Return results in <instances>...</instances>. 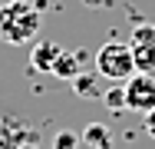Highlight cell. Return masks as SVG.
I'll use <instances>...</instances> for the list:
<instances>
[{
  "label": "cell",
  "mask_w": 155,
  "mask_h": 149,
  "mask_svg": "<svg viewBox=\"0 0 155 149\" xmlns=\"http://www.w3.org/2000/svg\"><path fill=\"white\" fill-rule=\"evenodd\" d=\"M86 60H89L86 50H60V57H56V63H53V76H60V80H69V83H73V80L83 73Z\"/></svg>",
  "instance_id": "4"
},
{
  "label": "cell",
  "mask_w": 155,
  "mask_h": 149,
  "mask_svg": "<svg viewBox=\"0 0 155 149\" xmlns=\"http://www.w3.org/2000/svg\"><path fill=\"white\" fill-rule=\"evenodd\" d=\"M40 10L30 0H7L0 3V40L10 47H27V40H33L40 33Z\"/></svg>",
  "instance_id": "1"
},
{
  "label": "cell",
  "mask_w": 155,
  "mask_h": 149,
  "mask_svg": "<svg viewBox=\"0 0 155 149\" xmlns=\"http://www.w3.org/2000/svg\"><path fill=\"white\" fill-rule=\"evenodd\" d=\"M142 126H145V133H149V136L155 139V109H149V113L142 116Z\"/></svg>",
  "instance_id": "12"
},
{
  "label": "cell",
  "mask_w": 155,
  "mask_h": 149,
  "mask_svg": "<svg viewBox=\"0 0 155 149\" xmlns=\"http://www.w3.org/2000/svg\"><path fill=\"white\" fill-rule=\"evenodd\" d=\"M132 57H135V70L139 73H155V43L132 47Z\"/></svg>",
  "instance_id": "8"
},
{
  "label": "cell",
  "mask_w": 155,
  "mask_h": 149,
  "mask_svg": "<svg viewBox=\"0 0 155 149\" xmlns=\"http://www.w3.org/2000/svg\"><path fill=\"white\" fill-rule=\"evenodd\" d=\"M102 103L112 109V113H122L125 109V86L119 83V86H106L102 89Z\"/></svg>",
  "instance_id": "9"
},
{
  "label": "cell",
  "mask_w": 155,
  "mask_h": 149,
  "mask_svg": "<svg viewBox=\"0 0 155 149\" xmlns=\"http://www.w3.org/2000/svg\"><path fill=\"white\" fill-rule=\"evenodd\" d=\"M83 7H89V10H102V7H109V0H83Z\"/></svg>",
  "instance_id": "13"
},
{
  "label": "cell",
  "mask_w": 155,
  "mask_h": 149,
  "mask_svg": "<svg viewBox=\"0 0 155 149\" xmlns=\"http://www.w3.org/2000/svg\"><path fill=\"white\" fill-rule=\"evenodd\" d=\"M79 139L89 149H109L112 146V129H109L106 123H89V126L79 133Z\"/></svg>",
  "instance_id": "6"
},
{
  "label": "cell",
  "mask_w": 155,
  "mask_h": 149,
  "mask_svg": "<svg viewBox=\"0 0 155 149\" xmlns=\"http://www.w3.org/2000/svg\"><path fill=\"white\" fill-rule=\"evenodd\" d=\"M60 43H53V40H40L36 47H33L30 53V66L36 70V73H53V63H56V57H60Z\"/></svg>",
  "instance_id": "5"
},
{
  "label": "cell",
  "mask_w": 155,
  "mask_h": 149,
  "mask_svg": "<svg viewBox=\"0 0 155 149\" xmlns=\"http://www.w3.org/2000/svg\"><path fill=\"white\" fill-rule=\"evenodd\" d=\"M142 43H155V23H139L132 30V43L129 47H142Z\"/></svg>",
  "instance_id": "10"
},
{
  "label": "cell",
  "mask_w": 155,
  "mask_h": 149,
  "mask_svg": "<svg viewBox=\"0 0 155 149\" xmlns=\"http://www.w3.org/2000/svg\"><path fill=\"white\" fill-rule=\"evenodd\" d=\"M122 86H125V109L142 113V116L149 109H155V73H139L135 70Z\"/></svg>",
  "instance_id": "3"
},
{
  "label": "cell",
  "mask_w": 155,
  "mask_h": 149,
  "mask_svg": "<svg viewBox=\"0 0 155 149\" xmlns=\"http://www.w3.org/2000/svg\"><path fill=\"white\" fill-rule=\"evenodd\" d=\"M96 73L112 80V83H125L132 73H135V57H132V47L125 40H109L96 50Z\"/></svg>",
  "instance_id": "2"
},
{
  "label": "cell",
  "mask_w": 155,
  "mask_h": 149,
  "mask_svg": "<svg viewBox=\"0 0 155 149\" xmlns=\"http://www.w3.org/2000/svg\"><path fill=\"white\" fill-rule=\"evenodd\" d=\"M79 143H83V139H79L76 133H69V129H60V133L53 136V149H76Z\"/></svg>",
  "instance_id": "11"
},
{
  "label": "cell",
  "mask_w": 155,
  "mask_h": 149,
  "mask_svg": "<svg viewBox=\"0 0 155 149\" xmlns=\"http://www.w3.org/2000/svg\"><path fill=\"white\" fill-rule=\"evenodd\" d=\"M73 93L79 96V99H102V89H99V73H79L76 80H73Z\"/></svg>",
  "instance_id": "7"
}]
</instances>
